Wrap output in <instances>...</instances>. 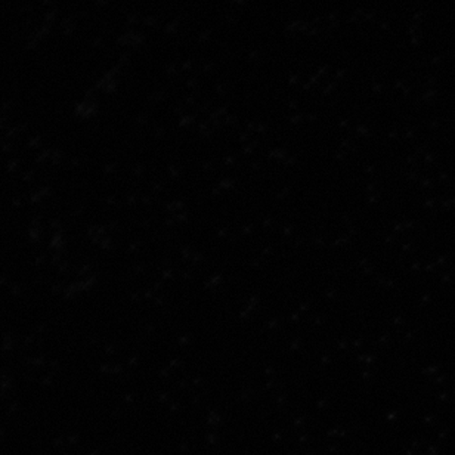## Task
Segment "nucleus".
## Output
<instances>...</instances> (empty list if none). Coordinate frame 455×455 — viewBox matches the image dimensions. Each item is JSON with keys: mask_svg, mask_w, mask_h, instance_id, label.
<instances>
[]
</instances>
